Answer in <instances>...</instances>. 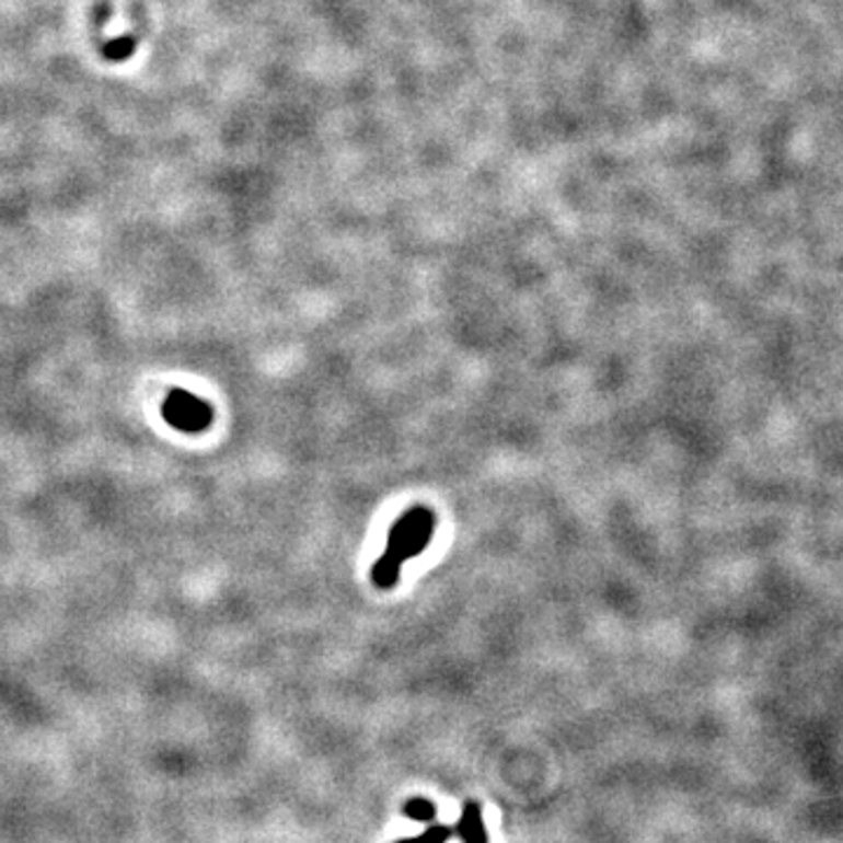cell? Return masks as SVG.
<instances>
[{
  "mask_svg": "<svg viewBox=\"0 0 843 843\" xmlns=\"http://www.w3.org/2000/svg\"><path fill=\"white\" fill-rule=\"evenodd\" d=\"M164 417L169 425H174L181 431H201L209 427L211 422V408L209 403L197 399L190 392L176 390L166 396L164 401Z\"/></svg>",
  "mask_w": 843,
  "mask_h": 843,
  "instance_id": "obj_2",
  "label": "cell"
},
{
  "mask_svg": "<svg viewBox=\"0 0 843 843\" xmlns=\"http://www.w3.org/2000/svg\"><path fill=\"white\" fill-rule=\"evenodd\" d=\"M454 832L462 836L464 843H490V841H487V832H485L478 801H466L464 804L462 818H460L458 830H454Z\"/></svg>",
  "mask_w": 843,
  "mask_h": 843,
  "instance_id": "obj_3",
  "label": "cell"
},
{
  "mask_svg": "<svg viewBox=\"0 0 843 843\" xmlns=\"http://www.w3.org/2000/svg\"><path fill=\"white\" fill-rule=\"evenodd\" d=\"M134 53H137V38L129 36V33L104 45V57L108 61H127Z\"/></svg>",
  "mask_w": 843,
  "mask_h": 843,
  "instance_id": "obj_4",
  "label": "cell"
},
{
  "mask_svg": "<svg viewBox=\"0 0 843 843\" xmlns=\"http://www.w3.org/2000/svg\"><path fill=\"white\" fill-rule=\"evenodd\" d=\"M436 532V516L434 511L425 509V506H415V509L403 513L390 530L386 536V548L376 563L370 579L382 590L394 588L401 577V567L406 561L415 558L425 551Z\"/></svg>",
  "mask_w": 843,
  "mask_h": 843,
  "instance_id": "obj_1",
  "label": "cell"
},
{
  "mask_svg": "<svg viewBox=\"0 0 843 843\" xmlns=\"http://www.w3.org/2000/svg\"><path fill=\"white\" fill-rule=\"evenodd\" d=\"M452 834L454 832L448 828V824H431L425 834L413 836V839H401L399 843H448V839Z\"/></svg>",
  "mask_w": 843,
  "mask_h": 843,
  "instance_id": "obj_6",
  "label": "cell"
},
{
  "mask_svg": "<svg viewBox=\"0 0 843 843\" xmlns=\"http://www.w3.org/2000/svg\"><path fill=\"white\" fill-rule=\"evenodd\" d=\"M403 816L415 820V822H431L436 818V806L429 799L415 797V799H408L406 804H403Z\"/></svg>",
  "mask_w": 843,
  "mask_h": 843,
  "instance_id": "obj_5",
  "label": "cell"
}]
</instances>
